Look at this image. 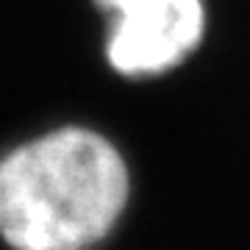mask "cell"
Listing matches in <instances>:
<instances>
[{
  "instance_id": "1",
  "label": "cell",
  "mask_w": 250,
  "mask_h": 250,
  "mask_svg": "<svg viewBox=\"0 0 250 250\" xmlns=\"http://www.w3.org/2000/svg\"><path fill=\"white\" fill-rule=\"evenodd\" d=\"M134 200L125 150L92 125H56L0 153V245L95 250Z\"/></svg>"
},
{
  "instance_id": "2",
  "label": "cell",
  "mask_w": 250,
  "mask_h": 250,
  "mask_svg": "<svg viewBox=\"0 0 250 250\" xmlns=\"http://www.w3.org/2000/svg\"><path fill=\"white\" fill-rule=\"evenodd\" d=\"M108 14L106 62L123 78H159L206 36L203 0H95Z\"/></svg>"
}]
</instances>
